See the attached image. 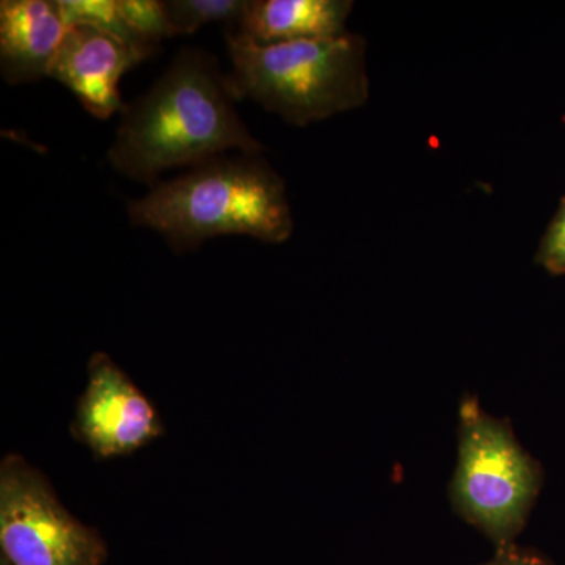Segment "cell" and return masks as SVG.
Instances as JSON below:
<instances>
[{
    "instance_id": "cell-6",
    "label": "cell",
    "mask_w": 565,
    "mask_h": 565,
    "mask_svg": "<svg viewBox=\"0 0 565 565\" xmlns=\"http://www.w3.org/2000/svg\"><path fill=\"white\" fill-rule=\"evenodd\" d=\"M71 433L99 459L128 456L161 437V416L107 353L88 362V385Z\"/></svg>"
},
{
    "instance_id": "cell-7",
    "label": "cell",
    "mask_w": 565,
    "mask_h": 565,
    "mask_svg": "<svg viewBox=\"0 0 565 565\" xmlns=\"http://www.w3.org/2000/svg\"><path fill=\"white\" fill-rule=\"evenodd\" d=\"M147 58L109 33L77 25L66 32L50 77L65 85L93 117L109 120L125 109L118 88L121 77Z\"/></svg>"
},
{
    "instance_id": "cell-9",
    "label": "cell",
    "mask_w": 565,
    "mask_h": 565,
    "mask_svg": "<svg viewBox=\"0 0 565 565\" xmlns=\"http://www.w3.org/2000/svg\"><path fill=\"white\" fill-rule=\"evenodd\" d=\"M351 0H248L236 32L258 44L343 35Z\"/></svg>"
},
{
    "instance_id": "cell-12",
    "label": "cell",
    "mask_w": 565,
    "mask_h": 565,
    "mask_svg": "<svg viewBox=\"0 0 565 565\" xmlns=\"http://www.w3.org/2000/svg\"><path fill=\"white\" fill-rule=\"evenodd\" d=\"M121 17L148 46L156 50L163 39L173 35L166 6L159 0H117Z\"/></svg>"
},
{
    "instance_id": "cell-13",
    "label": "cell",
    "mask_w": 565,
    "mask_h": 565,
    "mask_svg": "<svg viewBox=\"0 0 565 565\" xmlns=\"http://www.w3.org/2000/svg\"><path fill=\"white\" fill-rule=\"evenodd\" d=\"M535 262L541 264L546 273L565 274V199L542 237Z\"/></svg>"
},
{
    "instance_id": "cell-5",
    "label": "cell",
    "mask_w": 565,
    "mask_h": 565,
    "mask_svg": "<svg viewBox=\"0 0 565 565\" xmlns=\"http://www.w3.org/2000/svg\"><path fill=\"white\" fill-rule=\"evenodd\" d=\"M0 545L10 565H103L107 545L63 508L50 482L24 457L0 467Z\"/></svg>"
},
{
    "instance_id": "cell-14",
    "label": "cell",
    "mask_w": 565,
    "mask_h": 565,
    "mask_svg": "<svg viewBox=\"0 0 565 565\" xmlns=\"http://www.w3.org/2000/svg\"><path fill=\"white\" fill-rule=\"evenodd\" d=\"M481 565H550V563L537 553L519 548L514 544L498 548L497 555Z\"/></svg>"
},
{
    "instance_id": "cell-8",
    "label": "cell",
    "mask_w": 565,
    "mask_h": 565,
    "mask_svg": "<svg viewBox=\"0 0 565 565\" xmlns=\"http://www.w3.org/2000/svg\"><path fill=\"white\" fill-rule=\"evenodd\" d=\"M66 28L58 2L3 0L0 3V73L10 85L50 77Z\"/></svg>"
},
{
    "instance_id": "cell-11",
    "label": "cell",
    "mask_w": 565,
    "mask_h": 565,
    "mask_svg": "<svg viewBox=\"0 0 565 565\" xmlns=\"http://www.w3.org/2000/svg\"><path fill=\"white\" fill-rule=\"evenodd\" d=\"M167 18L173 35H192L204 25L223 22L236 31L243 21L248 0H167Z\"/></svg>"
},
{
    "instance_id": "cell-15",
    "label": "cell",
    "mask_w": 565,
    "mask_h": 565,
    "mask_svg": "<svg viewBox=\"0 0 565 565\" xmlns=\"http://www.w3.org/2000/svg\"><path fill=\"white\" fill-rule=\"evenodd\" d=\"M0 565H10V564H9V563H7V561H6V559H3V557H2V563H0Z\"/></svg>"
},
{
    "instance_id": "cell-3",
    "label": "cell",
    "mask_w": 565,
    "mask_h": 565,
    "mask_svg": "<svg viewBox=\"0 0 565 565\" xmlns=\"http://www.w3.org/2000/svg\"><path fill=\"white\" fill-rule=\"evenodd\" d=\"M226 47L233 98L252 99L294 126L329 120L370 98L366 41L356 33L258 44L226 31Z\"/></svg>"
},
{
    "instance_id": "cell-2",
    "label": "cell",
    "mask_w": 565,
    "mask_h": 565,
    "mask_svg": "<svg viewBox=\"0 0 565 565\" xmlns=\"http://www.w3.org/2000/svg\"><path fill=\"white\" fill-rule=\"evenodd\" d=\"M128 212L134 226L161 234L177 253L221 236L282 244L294 232L285 181L262 154L247 152H226L161 181Z\"/></svg>"
},
{
    "instance_id": "cell-4",
    "label": "cell",
    "mask_w": 565,
    "mask_h": 565,
    "mask_svg": "<svg viewBox=\"0 0 565 565\" xmlns=\"http://www.w3.org/2000/svg\"><path fill=\"white\" fill-rule=\"evenodd\" d=\"M544 484L539 460L516 440L508 419L487 414L476 396L459 408V456L449 482L452 509L497 548L514 545Z\"/></svg>"
},
{
    "instance_id": "cell-1",
    "label": "cell",
    "mask_w": 565,
    "mask_h": 565,
    "mask_svg": "<svg viewBox=\"0 0 565 565\" xmlns=\"http://www.w3.org/2000/svg\"><path fill=\"white\" fill-rule=\"evenodd\" d=\"M234 102L217 58L185 47L150 90L125 106L107 161L151 189L169 170L192 169L226 152L262 154V141Z\"/></svg>"
},
{
    "instance_id": "cell-10",
    "label": "cell",
    "mask_w": 565,
    "mask_h": 565,
    "mask_svg": "<svg viewBox=\"0 0 565 565\" xmlns=\"http://www.w3.org/2000/svg\"><path fill=\"white\" fill-rule=\"evenodd\" d=\"M58 7L68 29L77 25L98 29L145 52L148 57L156 51L129 28L121 17L117 0H58Z\"/></svg>"
}]
</instances>
